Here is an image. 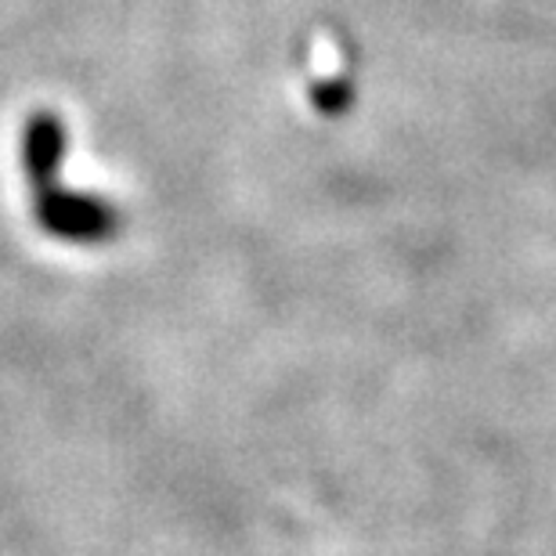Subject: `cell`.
<instances>
[{"label": "cell", "mask_w": 556, "mask_h": 556, "mask_svg": "<svg viewBox=\"0 0 556 556\" xmlns=\"http://www.w3.org/2000/svg\"><path fill=\"white\" fill-rule=\"evenodd\" d=\"M37 217L43 220L48 231L73 242H98L116 231V210L109 203L91 195H62L51 192V188L40 195Z\"/></svg>", "instance_id": "1"}, {"label": "cell", "mask_w": 556, "mask_h": 556, "mask_svg": "<svg viewBox=\"0 0 556 556\" xmlns=\"http://www.w3.org/2000/svg\"><path fill=\"white\" fill-rule=\"evenodd\" d=\"M65 155V135H62V124L54 116H37L26 130V170L33 177V185H51L54 170H59Z\"/></svg>", "instance_id": "2"}]
</instances>
